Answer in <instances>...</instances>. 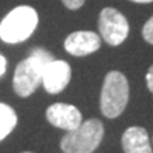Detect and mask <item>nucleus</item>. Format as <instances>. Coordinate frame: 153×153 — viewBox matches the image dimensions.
Wrapping results in <instances>:
<instances>
[{
    "label": "nucleus",
    "mask_w": 153,
    "mask_h": 153,
    "mask_svg": "<svg viewBox=\"0 0 153 153\" xmlns=\"http://www.w3.org/2000/svg\"><path fill=\"white\" fill-rule=\"evenodd\" d=\"M54 60L53 54H50L44 48H34L27 58L22 60L17 64L13 75V89L14 92L27 98L40 87L43 79V72L45 65Z\"/></svg>",
    "instance_id": "nucleus-1"
},
{
    "label": "nucleus",
    "mask_w": 153,
    "mask_h": 153,
    "mask_svg": "<svg viewBox=\"0 0 153 153\" xmlns=\"http://www.w3.org/2000/svg\"><path fill=\"white\" fill-rule=\"evenodd\" d=\"M38 26V13L31 6H17L0 22V38L7 44L26 41Z\"/></svg>",
    "instance_id": "nucleus-2"
},
{
    "label": "nucleus",
    "mask_w": 153,
    "mask_h": 153,
    "mask_svg": "<svg viewBox=\"0 0 153 153\" xmlns=\"http://www.w3.org/2000/svg\"><path fill=\"white\" fill-rule=\"evenodd\" d=\"M129 101V82L119 71H111L105 75L101 91V112L105 118H118Z\"/></svg>",
    "instance_id": "nucleus-3"
},
{
    "label": "nucleus",
    "mask_w": 153,
    "mask_h": 153,
    "mask_svg": "<svg viewBox=\"0 0 153 153\" xmlns=\"http://www.w3.org/2000/svg\"><path fill=\"white\" fill-rule=\"evenodd\" d=\"M104 137V125L99 119H87L62 136L60 148L64 153H92Z\"/></svg>",
    "instance_id": "nucleus-4"
},
{
    "label": "nucleus",
    "mask_w": 153,
    "mask_h": 153,
    "mask_svg": "<svg viewBox=\"0 0 153 153\" xmlns=\"http://www.w3.org/2000/svg\"><path fill=\"white\" fill-rule=\"evenodd\" d=\"M98 28L101 38L112 47L122 44L129 34V23L126 17L114 7L102 9L99 13Z\"/></svg>",
    "instance_id": "nucleus-5"
},
{
    "label": "nucleus",
    "mask_w": 153,
    "mask_h": 153,
    "mask_svg": "<svg viewBox=\"0 0 153 153\" xmlns=\"http://www.w3.org/2000/svg\"><path fill=\"white\" fill-rule=\"evenodd\" d=\"M71 81V67L64 60H53L45 65L43 72L44 89L48 94H60Z\"/></svg>",
    "instance_id": "nucleus-6"
},
{
    "label": "nucleus",
    "mask_w": 153,
    "mask_h": 153,
    "mask_svg": "<svg viewBox=\"0 0 153 153\" xmlns=\"http://www.w3.org/2000/svg\"><path fill=\"white\" fill-rule=\"evenodd\" d=\"M47 120L55 128H60L64 131H74L82 123V115L76 106L70 104H57L50 105L45 111Z\"/></svg>",
    "instance_id": "nucleus-7"
},
{
    "label": "nucleus",
    "mask_w": 153,
    "mask_h": 153,
    "mask_svg": "<svg viewBox=\"0 0 153 153\" xmlns=\"http://www.w3.org/2000/svg\"><path fill=\"white\" fill-rule=\"evenodd\" d=\"M101 36L94 31H74L71 33L64 41V48L68 54L75 57H84L95 53L101 48Z\"/></svg>",
    "instance_id": "nucleus-8"
},
{
    "label": "nucleus",
    "mask_w": 153,
    "mask_h": 153,
    "mask_svg": "<svg viewBox=\"0 0 153 153\" xmlns=\"http://www.w3.org/2000/svg\"><path fill=\"white\" fill-rule=\"evenodd\" d=\"M122 148L125 153H153L149 133L142 126H132L123 132Z\"/></svg>",
    "instance_id": "nucleus-9"
},
{
    "label": "nucleus",
    "mask_w": 153,
    "mask_h": 153,
    "mask_svg": "<svg viewBox=\"0 0 153 153\" xmlns=\"http://www.w3.org/2000/svg\"><path fill=\"white\" fill-rule=\"evenodd\" d=\"M17 114L10 105L0 102V140H3L11 133L17 125Z\"/></svg>",
    "instance_id": "nucleus-10"
},
{
    "label": "nucleus",
    "mask_w": 153,
    "mask_h": 153,
    "mask_svg": "<svg viewBox=\"0 0 153 153\" xmlns=\"http://www.w3.org/2000/svg\"><path fill=\"white\" fill-rule=\"evenodd\" d=\"M142 36L146 43L153 44V16L145 23V26L142 28Z\"/></svg>",
    "instance_id": "nucleus-11"
},
{
    "label": "nucleus",
    "mask_w": 153,
    "mask_h": 153,
    "mask_svg": "<svg viewBox=\"0 0 153 153\" xmlns=\"http://www.w3.org/2000/svg\"><path fill=\"white\" fill-rule=\"evenodd\" d=\"M61 1L68 10H78L85 3V0H61Z\"/></svg>",
    "instance_id": "nucleus-12"
},
{
    "label": "nucleus",
    "mask_w": 153,
    "mask_h": 153,
    "mask_svg": "<svg viewBox=\"0 0 153 153\" xmlns=\"http://www.w3.org/2000/svg\"><path fill=\"white\" fill-rule=\"evenodd\" d=\"M146 84H148L149 91L153 94V64L150 65L148 72H146Z\"/></svg>",
    "instance_id": "nucleus-13"
},
{
    "label": "nucleus",
    "mask_w": 153,
    "mask_h": 153,
    "mask_svg": "<svg viewBox=\"0 0 153 153\" xmlns=\"http://www.w3.org/2000/svg\"><path fill=\"white\" fill-rule=\"evenodd\" d=\"M6 70H7V60H6L4 55L0 54V76L4 74Z\"/></svg>",
    "instance_id": "nucleus-14"
},
{
    "label": "nucleus",
    "mask_w": 153,
    "mask_h": 153,
    "mask_svg": "<svg viewBox=\"0 0 153 153\" xmlns=\"http://www.w3.org/2000/svg\"><path fill=\"white\" fill-rule=\"evenodd\" d=\"M129 1H133V3H140V4H146V3H152L153 0H129Z\"/></svg>",
    "instance_id": "nucleus-15"
},
{
    "label": "nucleus",
    "mask_w": 153,
    "mask_h": 153,
    "mask_svg": "<svg viewBox=\"0 0 153 153\" xmlns=\"http://www.w3.org/2000/svg\"><path fill=\"white\" fill-rule=\"evenodd\" d=\"M22 153H33V152H22Z\"/></svg>",
    "instance_id": "nucleus-16"
}]
</instances>
